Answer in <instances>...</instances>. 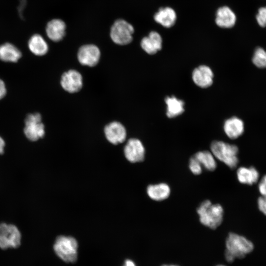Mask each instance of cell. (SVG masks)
<instances>
[{
    "label": "cell",
    "instance_id": "cell-19",
    "mask_svg": "<svg viewBox=\"0 0 266 266\" xmlns=\"http://www.w3.org/2000/svg\"><path fill=\"white\" fill-rule=\"evenodd\" d=\"M147 194L152 200L162 201L168 198L170 194V188L165 183L149 185L146 190Z\"/></svg>",
    "mask_w": 266,
    "mask_h": 266
},
{
    "label": "cell",
    "instance_id": "cell-6",
    "mask_svg": "<svg viewBox=\"0 0 266 266\" xmlns=\"http://www.w3.org/2000/svg\"><path fill=\"white\" fill-rule=\"evenodd\" d=\"M21 240V233L15 226L0 224V248H17L20 246Z\"/></svg>",
    "mask_w": 266,
    "mask_h": 266
},
{
    "label": "cell",
    "instance_id": "cell-21",
    "mask_svg": "<svg viewBox=\"0 0 266 266\" xmlns=\"http://www.w3.org/2000/svg\"><path fill=\"white\" fill-rule=\"evenodd\" d=\"M21 51L13 44L5 43L0 45V60L7 62H17L21 57Z\"/></svg>",
    "mask_w": 266,
    "mask_h": 266
},
{
    "label": "cell",
    "instance_id": "cell-4",
    "mask_svg": "<svg viewBox=\"0 0 266 266\" xmlns=\"http://www.w3.org/2000/svg\"><path fill=\"white\" fill-rule=\"evenodd\" d=\"M56 254L66 263H74L77 259L78 243L72 236H58L53 246Z\"/></svg>",
    "mask_w": 266,
    "mask_h": 266
},
{
    "label": "cell",
    "instance_id": "cell-17",
    "mask_svg": "<svg viewBox=\"0 0 266 266\" xmlns=\"http://www.w3.org/2000/svg\"><path fill=\"white\" fill-rule=\"evenodd\" d=\"M176 18L175 11L169 7L161 8L154 16V19L157 23L167 28L174 25Z\"/></svg>",
    "mask_w": 266,
    "mask_h": 266
},
{
    "label": "cell",
    "instance_id": "cell-24",
    "mask_svg": "<svg viewBox=\"0 0 266 266\" xmlns=\"http://www.w3.org/2000/svg\"><path fill=\"white\" fill-rule=\"evenodd\" d=\"M252 60L257 67L266 68V50L261 47H257L254 52Z\"/></svg>",
    "mask_w": 266,
    "mask_h": 266
},
{
    "label": "cell",
    "instance_id": "cell-31",
    "mask_svg": "<svg viewBox=\"0 0 266 266\" xmlns=\"http://www.w3.org/2000/svg\"><path fill=\"white\" fill-rule=\"evenodd\" d=\"M5 143L3 139L0 136V154L3 153Z\"/></svg>",
    "mask_w": 266,
    "mask_h": 266
},
{
    "label": "cell",
    "instance_id": "cell-23",
    "mask_svg": "<svg viewBox=\"0 0 266 266\" xmlns=\"http://www.w3.org/2000/svg\"><path fill=\"white\" fill-rule=\"evenodd\" d=\"M194 156L200 163L202 167L209 171L214 170L217 167L216 158L211 151L207 150L197 152Z\"/></svg>",
    "mask_w": 266,
    "mask_h": 266
},
{
    "label": "cell",
    "instance_id": "cell-12",
    "mask_svg": "<svg viewBox=\"0 0 266 266\" xmlns=\"http://www.w3.org/2000/svg\"><path fill=\"white\" fill-rule=\"evenodd\" d=\"M106 139L113 144L123 142L127 136V132L124 126L118 122H112L106 125L104 129Z\"/></svg>",
    "mask_w": 266,
    "mask_h": 266
},
{
    "label": "cell",
    "instance_id": "cell-2",
    "mask_svg": "<svg viewBox=\"0 0 266 266\" xmlns=\"http://www.w3.org/2000/svg\"><path fill=\"white\" fill-rule=\"evenodd\" d=\"M200 222L211 229H215L223 220L224 209L220 204H213L209 200L202 201L197 208Z\"/></svg>",
    "mask_w": 266,
    "mask_h": 266
},
{
    "label": "cell",
    "instance_id": "cell-11",
    "mask_svg": "<svg viewBox=\"0 0 266 266\" xmlns=\"http://www.w3.org/2000/svg\"><path fill=\"white\" fill-rule=\"evenodd\" d=\"M61 85L65 91L70 93H76L82 87V76L78 71L69 70L62 75Z\"/></svg>",
    "mask_w": 266,
    "mask_h": 266
},
{
    "label": "cell",
    "instance_id": "cell-7",
    "mask_svg": "<svg viewBox=\"0 0 266 266\" xmlns=\"http://www.w3.org/2000/svg\"><path fill=\"white\" fill-rule=\"evenodd\" d=\"M24 133L31 141L42 138L45 133L44 126L41 122V116L38 113L28 114L25 120Z\"/></svg>",
    "mask_w": 266,
    "mask_h": 266
},
{
    "label": "cell",
    "instance_id": "cell-33",
    "mask_svg": "<svg viewBox=\"0 0 266 266\" xmlns=\"http://www.w3.org/2000/svg\"><path fill=\"white\" fill-rule=\"evenodd\" d=\"M163 266H174V265H170V266H168V265H164Z\"/></svg>",
    "mask_w": 266,
    "mask_h": 266
},
{
    "label": "cell",
    "instance_id": "cell-10",
    "mask_svg": "<svg viewBox=\"0 0 266 266\" xmlns=\"http://www.w3.org/2000/svg\"><path fill=\"white\" fill-rule=\"evenodd\" d=\"M145 150L142 142L137 138L130 139L124 147L126 159L131 163L142 161L145 157Z\"/></svg>",
    "mask_w": 266,
    "mask_h": 266
},
{
    "label": "cell",
    "instance_id": "cell-18",
    "mask_svg": "<svg viewBox=\"0 0 266 266\" xmlns=\"http://www.w3.org/2000/svg\"><path fill=\"white\" fill-rule=\"evenodd\" d=\"M165 101L166 105V115L169 118H175L185 111L184 101L174 96L166 97Z\"/></svg>",
    "mask_w": 266,
    "mask_h": 266
},
{
    "label": "cell",
    "instance_id": "cell-27",
    "mask_svg": "<svg viewBox=\"0 0 266 266\" xmlns=\"http://www.w3.org/2000/svg\"><path fill=\"white\" fill-rule=\"evenodd\" d=\"M257 203L259 210L266 216V197L262 196L260 197Z\"/></svg>",
    "mask_w": 266,
    "mask_h": 266
},
{
    "label": "cell",
    "instance_id": "cell-1",
    "mask_svg": "<svg viewBox=\"0 0 266 266\" xmlns=\"http://www.w3.org/2000/svg\"><path fill=\"white\" fill-rule=\"evenodd\" d=\"M225 258L230 263L235 259H242L254 249L253 243L243 236L231 233L226 241Z\"/></svg>",
    "mask_w": 266,
    "mask_h": 266
},
{
    "label": "cell",
    "instance_id": "cell-3",
    "mask_svg": "<svg viewBox=\"0 0 266 266\" xmlns=\"http://www.w3.org/2000/svg\"><path fill=\"white\" fill-rule=\"evenodd\" d=\"M211 152L215 158L231 168H234L238 163V148L234 144L221 140H214L210 144Z\"/></svg>",
    "mask_w": 266,
    "mask_h": 266
},
{
    "label": "cell",
    "instance_id": "cell-29",
    "mask_svg": "<svg viewBox=\"0 0 266 266\" xmlns=\"http://www.w3.org/2000/svg\"><path fill=\"white\" fill-rule=\"evenodd\" d=\"M27 4L26 0H19V4L18 7V11L20 17L23 19V11Z\"/></svg>",
    "mask_w": 266,
    "mask_h": 266
},
{
    "label": "cell",
    "instance_id": "cell-26",
    "mask_svg": "<svg viewBox=\"0 0 266 266\" xmlns=\"http://www.w3.org/2000/svg\"><path fill=\"white\" fill-rule=\"evenodd\" d=\"M256 19L260 27H266V6L259 8L256 15Z\"/></svg>",
    "mask_w": 266,
    "mask_h": 266
},
{
    "label": "cell",
    "instance_id": "cell-20",
    "mask_svg": "<svg viewBox=\"0 0 266 266\" xmlns=\"http://www.w3.org/2000/svg\"><path fill=\"white\" fill-rule=\"evenodd\" d=\"M236 176L240 183L249 185L257 183L260 177L258 171L253 166L239 167L236 171Z\"/></svg>",
    "mask_w": 266,
    "mask_h": 266
},
{
    "label": "cell",
    "instance_id": "cell-15",
    "mask_svg": "<svg viewBox=\"0 0 266 266\" xmlns=\"http://www.w3.org/2000/svg\"><path fill=\"white\" fill-rule=\"evenodd\" d=\"M236 21V15L229 7L224 6L217 10L215 22L219 27L231 28L234 26Z\"/></svg>",
    "mask_w": 266,
    "mask_h": 266
},
{
    "label": "cell",
    "instance_id": "cell-28",
    "mask_svg": "<svg viewBox=\"0 0 266 266\" xmlns=\"http://www.w3.org/2000/svg\"><path fill=\"white\" fill-rule=\"evenodd\" d=\"M258 190L262 196L266 197V175H264L260 181Z\"/></svg>",
    "mask_w": 266,
    "mask_h": 266
},
{
    "label": "cell",
    "instance_id": "cell-16",
    "mask_svg": "<svg viewBox=\"0 0 266 266\" xmlns=\"http://www.w3.org/2000/svg\"><path fill=\"white\" fill-rule=\"evenodd\" d=\"M66 26L61 19H53L50 21L46 27V33L51 40L57 42L63 39L65 35Z\"/></svg>",
    "mask_w": 266,
    "mask_h": 266
},
{
    "label": "cell",
    "instance_id": "cell-34",
    "mask_svg": "<svg viewBox=\"0 0 266 266\" xmlns=\"http://www.w3.org/2000/svg\"><path fill=\"white\" fill-rule=\"evenodd\" d=\"M223 266V265H219V266Z\"/></svg>",
    "mask_w": 266,
    "mask_h": 266
},
{
    "label": "cell",
    "instance_id": "cell-9",
    "mask_svg": "<svg viewBox=\"0 0 266 266\" xmlns=\"http://www.w3.org/2000/svg\"><path fill=\"white\" fill-rule=\"evenodd\" d=\"M100 52L99 48L94 44H86L79 49L77 58L79 63L84 66H95L99 62Z\"/></svg>",
    "mask_w": 266,
    "mask_h": 266
},
{
    "label": "cell",
    "instance_id": "cell-32",
    "mask_svg": "<svg viewBox=\"0 0 266 266\" xmlns=\"http://www.w3.org/2000/svg\"><path fill=\"white\" fill-rule=\"evenodd\" d=\"M124 266H136L133 261L131 260H126L125 261Z\"/></svg>",
    "mask_w": 266,
    "mask_h": 266
},
{
    "label": "cell",
    "instance_id": "cell-13",
    "mask_svg": "<svg viewBox=\"0 0 266 266\" xmlns=\"http://www.w3.org/2000/svg\"><path fill=\"white\" fill-rule=\"evenodd\" d=\"M163 40L157 32H151L147 36L143 37L140 42L142 49L149 55H154L162 48Z\"/></svg>",
    "mask_w": 266,
    "mask_h": 266
},
{
    "label": "cell",
    "instance_id": "cell-5",
    "mask_svg": "<svg viewBox=\"0 0 266 266\" xmlns=\"http://www.w3.org/2000/svg\"><path fill=\"white\" fill-rule=\"evenodd\" d=\"M133 32L134 28L131 24L124 20L118 19L111 28L110 37L116 44L126 45L133 40Z\"/></svg>",
    "mask_w": 266,
    "mask_h": 266
},
{
    "label": "cell",
    "instance_id": "cell-30",
    "mask_svg": "<svg viewBox=\"0 0 266 266\" xmlns=\"http://www.w3.org/2000/svg\"><path fill=\"white\" fill-rule=\"evenodd\" d=\"M6 93L5 85L4 82L0 79V100L3 98Z\"/></svg>",
    "mask_w": 266,
    "mask_h": 266
},
{
    "label": "cell",
    "instance_id": "cell-8",
    "mask_svg": "<svg viewBox=\"0 0 266 266\" xmlns=\"http://www.w3.org/2000/svg\"><path fill=\"white\" fill-rule=\"evenodd\" d=\"M192 79L198 87L203 89L207 88L213 83L214 73L209 66L201 65L194 69L192 73Z\"/></svg>",
    "mask_w": 266,
    "mask_h": 266
},
{
    "label": "cell",
    "instance_id": "cell-22",
    "mask_svg": "<svg viewBox=\"0 0 266 266\" xmlns=\"http://www.w3.org/2000/svg\"><path fill=\"white\" fill-rule=\"evenodd\" d=\"M28 46L30 51L37 56L44 55L48 50L47 42L39 34H34L31 37L28 41Z\"/></svg>",
    "mask_w": 266,
    "mask_h": 266
},
{
    "label": "cell",
    "instance_id": "cell-25",
    "mask_svg": "<svg viewBox=\"0 0 266 266\" xmlns=\"http://www.w3.org/2000/svg\"><path fill=\"white\" fill-rule=\"evenodd\" d=\"M189 167L191 172L195 175H199L202 171V166L194 156L190 159Z\"/></svg>",
    "mask_w": 266,
    "mask_h": 266
},
{
    "label": "cell",
    "instance_id": "cell-14",
    "mask_svg": "<svg viewBox=\"0 0 266 266\" xmlns=\"http://www.w3.org/2000/svg\"><path fill=\"white\" fill-rule=\"evenodd\" d=\"M223 130L226 135L231 139L240 136L244 132V124L239 118L233 116L225 120Z\"/></svg>",
    "mask_w": 266,
    "mask_h": 266
}]
</instances>
